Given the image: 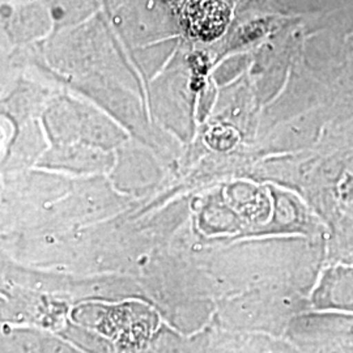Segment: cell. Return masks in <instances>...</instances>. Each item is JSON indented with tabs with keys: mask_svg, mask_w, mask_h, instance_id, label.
Wrapping results in <instances>:
<instances>
[{
	"mask_svg": "<svg viewBox=\"0 0 353 353\" xmlns=\"http://www.w3.org/2000/svg\"><path fill=\"white\" fill-rule=\"evenodd\" d=\"M290 334L297 347L330 339L353 338V314L306 309L293 318Z\"/></svg>",
	"mask_w": 353,
	"mask_h": 353,
	"instance_id": "obj_1",
	"label": "cell"
},
{
	"mask_svg": "<svg viewBox=\"0 0 353 353\" xmlns=\"http://www.w3.org/2000/svg\"><path fill=\"white\" fill-rule=\"evenodd\" d=\"M310 309L353 314V263H328L309 297Z\"/></svg>",
	"mask_w": 353,
	"mask_h": 353,
	"instance_id": "obj_2",
	"label": "cell"
},
{
	"mask_svg": "<svg viewBox=\"0 0 353 353\" xmlns=\"http://www.w3.org/2000/svg\"><path fill=\"white\" fill-rule=\"evenodd\" d=\"M300 353H353V338L318 341L299 347Z\"/></svg>",
	"mask_w": 353,
	"mask_h": 353,
	"instance_id": "obj_3",
	"label": "cell"
}]
</instances>
